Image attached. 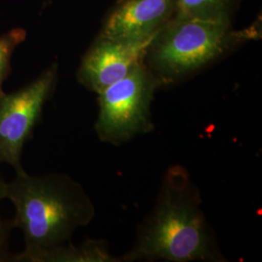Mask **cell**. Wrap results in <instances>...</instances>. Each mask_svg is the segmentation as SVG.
<instances>
[{
	"label": "cell",
	"mask_w": 262,
	"mask_h": 262,
	"mask_svg": "<svg viewBox=\"0 0 262 262\" xmlns=\"http://www.w3.org/2000/svg\"><path fill=\"white\" fill-rule=\"evenodd\" d=\"M122 262H225L202 209L200 190L183 165L167 169L150 214Z\"/></svg>",
	"instance_id": "6da1fadb"
},
{
	"label": "cell",
	"mask_w": 262,
	"mask_h": 262,
	"mask_svg": "<svg viewBox=\"0 0 262 262\" xmlns=\"http://www.w3.org/2000/svg\"><path fill=\"white\" fill-rule=\"evenodd\" d=\"M6 198L15 207L13 227L24 234L25 248L13 261L39 262L48 252L71 241L77 229L90 225L95 215L91 197L66 174L29 175L25 169L7 183Z\"/></svg>",
	"instance_id": "7a4b0ae2"
},
{
	"label": "cell",
	"mask_w": 262,
	"mask_h": 262,
	"mask_svg": "<svg viewBox=\"0 0 262 262\" xmlns=\"http://www.w3.org/2000/svg\"><path fill=\"white\" fill-rule=\"evenodd\" d=\"M231 21L174 16L151 39L144 62L161 85L177 83L254 37Z\"/></svg>",
	"instance_id": "3957f363"
},
{
	"label": "cell",
	"mask_w": 262,
	"mask_h": 262,
	"mask_svg": "<svg viewBox=\"0 0 262 262\" xmlns=\"http://www.w3.org/2000/svg\"><path fill=\"white\" fill-rule=\"evenodd\" d=\"M159 86L158 79L142 62L128 75L97 94L94 130L99 140L121 146L154 130L151 104Z\"/></svg>",
	"instance_id": "277c9868"
},
{
	"label": "cell",
	"mask_w": 262,
	"mask_h": 262,
	"mask_svg": "<svg viewBox=\"0 0 262 262\" xmlns=\"http://www.w3.org/2000/svg\"><path fill=\"white\" fill-rule=\"evenodd\" d=\"M57 80L53 64L30 84L12 94L0 95V162L23 170L21 154L41 119L44 106Z\"/></svg>",
	"instance_id": "5b68a950"
},
{
	"label": "cell",
	"mask_w": 262,
	"mask_h": 262,
	"mask_svg": "<svg viewBox=\"0 0 262 262\" xmlns=\"http://www.w3.org/2000/svg\"><path fill=\"white\" fill-rule=\"evenodd\" d=\"M148 46L98 35L78 69L79 83L89 91L100 94L144 62Z\"/></svg>",
	"instance_id": "8992f818"
},
{
	"label": "cell",
	"mask_w": 262,
	"mask_h": 262,
	"mask_svg": "<svg viewBox=\"0 0 262 262\" xmlns=\"http://www.w3.org/2000/svg\"><path fill=\"white\" fill-rule=\"evenodd\" d=\"M175 16V0H122L104 21L99 35L132 44H150Z\"/></svg>",
	"instance_id": "52a82bcc"
},
{
	"label": "cell",
	"mask_w": 262,
	"mask_h": 262,
	"mask_svg": "<svg viewBox=\"0 0 262 262\" xmlns=\"http://www.w3.org/2000/svg\"><path fill=\"white\" fill-rule=\"evenodd\" d=\"M39 262H122V257L110 253L103 239H88L81 245L68 243L45 253Z\"/></svg>",
	"instance_id": "ba28073f"
},
{
	"label": "cell",
	"mask_w": 262,
	"mask_h": 262,
	"mask_svg": "<svg viewBox=\"0 0 262 262\" xmlns=\"http://www.w3.org/2000/svg\"><path fill=\"white\" fill-rule=\"evenodd\" d=\"M238 0H175V16L231 21Z\"/></svg>",
	"instance_id": "9c48e42d"
},
{
	"label": "cell",
	"mask_w": 262,
	"mask_h": 262,
	"mask_svg": "<svg viewBox=\"0 0 262 262\" xmlns=\"http://www.w3.org/2000/svg\"><path fill=\"white\" fill-rule=\"evenodd\" d=\"M27 37V32L23 28H15L0 36V95L3 94L2 84L10 72L11 58L16 48Z\"/></svg>",
	"instance_id": "30bf717a"
},
{
	"label": "cell",
	"mask_w": 262,
	"mask_h": 262,
	"mask_svg": "<svg viewBox=\"0 0 262 262\" xmlns=\"http://www.w3.org/2000/svg\"><path fill=\"white\" fill-rule=\"evenodd\" d=\"M11 228L10 221H2L0 217V261H13V254L8 250Z\"/></svg>",
	"instance_id": "8fae6325"
},
{
	"label": "cell",
	"mask_w": 262,
	"mask_h": 262,
	"mask_svg": "<svg viewBox=\"0 0 262 262\" xmlns=\"http://www.w3.org/2000/svg\"><path fill=\"white\" fill-rule=\"evenodd\" d=\"M6 191H7V183L5 182V180L2 178L1 174H0V202L6 198Z\"/></svg>",
	"instance_id": "7c38bea8"
}]
</instances>
